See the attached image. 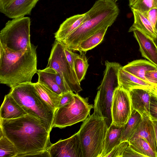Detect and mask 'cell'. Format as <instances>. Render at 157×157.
<instances>
[{
    "instance_id": "cell-10",
    "label": "cell",
    "mask_w": 157,
    "mask_h": 157,
    "mask_svg": "<svg viewBox=\"0 0 157 157\" xmlns=\"http://www.w3.org/2000/svg\"><path fill=\"white\" fill-rule=\"evenodd\" d=\"M131 112L129 93L119 86L115 90L113 95L111 107L112 123L118 126H124Z\"/></svg>"
},
{
    "instance_id": "cell-19",
    "label": "cell",
    "mask_w": 157,
    "mask_h": 157,
    "mask_svg": "<svg viewBox=\"0 0 157 157\" xmlns=\"http://www.w3.org/2000/svg\"><path fill=\"white\" fill-rule=\"evenodd\" d=\"M133 13L134 21L128 32L138 30L153 40L157 34L155 29L146 17L140 12L131 8Z\"/></svg>"
},
{
    "instance_id": "cell-26",
    "label": "cell",
    "mask_w": 157,
    "mask_h": 157,
    "mask_svg": "<svg viewBox=\"0 0 157 157\" xmlns=\"http://www.w3.org/2000/svg\"><path fill=\"white\" fill-rule=\"evenodd\" d=\"M128 142L132 148L146 157H157L155 152L144 138H139Z\"/></svg>"
},
{
    "instance_id": "cell-11",
    "label": "cell",
    "mask_w": 157,
    "mask_h": 157,
    "mask_svg": "<svg viewBox=\"0 0 157 157\" xmlns=\"http://www.w3.org/2000/svg\"><path fill=\"white\" fill-rule=\"evenodd\" d=\"M47 149L50 157H83L78 132L68 138L52 144Z\"/></svg>"
},
{
    "instance_id": "cell-4",
    "label": "cell",
    "mask_w": 157,
    "mask_h": 157,
    "mask_svg": "<svg viewBox=\"0 0 157 157\" xmlns=\"http://www.w3.org/2000/svg\"><path fill=\"white\" fill-rule=\"evenodd\" d=\"M9 93L27 114L39 119L51 131L55 111L36 92L34 83L21 84L11 88Z\"/></svg>"
},
{
    "instance_id": "cell-22",
    "label": "cell",
    "mask_w": 157,
    "mask_h": 157,
    "mask_svg": "<svg viewBox=\"0 0 157 157\" xmlns=\"http://www.w3.org/2000/svg\"><path fill=\"white\" fill-rule=\"evenodd\" d=\"M37 73L38 77V82L58 94L61 95L63 93L56 82V72L53 69L46 67L44 69L38 70Z\"/></svg>"
},
{
    "instance_id": "cell-7",
    "label": "cell",
    "mask_w": 157,
    "mask_h": 157,
    "mask_svg": "<svg viewBox=\"0 0 157 157\" xmlns=\"http://www.w3.org/2000/svg\"><path fill=\"white\" fill-rule=\"evenodd\" d=\"M31 20L28 17H22L8 21L0 33V47L10 52L26 49L31 44Z\"/></svg>"
},
{
    "instance_id": "cell-31",
    "label": "cell",
    "mask_w": 157,
    "mask_h": 157,
    "mask_svg": "<svg viewBox=\"0 0 157 157\" xmlns=\"http://www.w3.org/2000/svg\"><path fill=\"white\" fill-rule=\"evenodd\" d=\"M149 112L151 119L152 121H157V98L151 93Z\"/></svg>"
},
{
    "instance_id": "cell-8",
    "label": "cell",
    "mask_w": 157,
    "mask_h": 157,
    "mask_svg": "<svg viewBox=\"0 0 157 157\" xmlns=\"http://www.w3.org/2000/svg\"><path fill=\"white\" fill-rule=\"evenodd\" d=\"M88 98H83L74 94L68 104L57 108L55 111L52 128H60L83 121L90 115L93 105L88 103Z\"/></svg>"
},
{
    "instance_id": "cell-17",
    "label": "cell",
    "mask_w": 157,
    "mask_h": 157,
    "mask_svg": "<svg viewBox=\"0 0 157 157\" xmlns=\"http://www.w3.org/2000/svg\"><path fill=\"white\" fill-rule=\"evenodd\" d=\"M142 56L157 66V47L152 40L140 31H133Z\"/></svg>"
},
{
    "instance_id": "cell-38",
    "label": "cell",
    "mask_w": 157,
    "mask_h": 157,
    "mask_svg": "<svg viewBox=\"0 0 157 157\" xmlns=\"http://www.w3.org/2000/svg\"><path fill=\"white\" fill-rule=\"evenodd\" d=\"M152 86L149 89L150 90L151 94L157 98V90L153 88Z\"/></svg>"
},
{
    "instance_id": "cell-33",
    "label": "cell",
    "mask_w": 157,
    "mask_h": 157,
    "mask_svg": "<svg viewBox=\"0 0 157 157\" xmlns=\"http://www.w3.org/2000/svg\"><path fill=\"white\" fill-rule=\"evenodd\" d=\"M142 13L146 17L155 29L157 21V8H154L147 12Z\"/></svg>"
},
{
    "instance_id": "cell-43",
    "label": "cell",
    "mask_w": 157,
    "mask_h": 157,
    "mask_svg": "<svg viewBox=\"0 0 157 157\" xmlns=\"http://www.w3.org/2000/svg\"><path fill=\"white\" fill-rule=\"evenodd\" d=\"M112 0V1H113L115 2L117 1L118 0Z\"/></svg>"
},
{
    "instance_id": "cell-2",
    "label": "cell",
    "mask_w": 157,
    "mask_h": 157,
    "mask_svg": "<svg viewBox=\"0 0 157 157\" xmlns=\"http://www.w3.org/2000/svg\"><path fill=\"white\" fill-rule=\"evenodd\" d=\"M37 46L30 44L27 48L10 52L0 47V83L11 88L31 82L37 73Z\"/></svg>"
},
{
    "instance_id": "cell-25",
    "label": "cell",
    "mask_w": 157,
    "mask_h": 157,
    "mask_svg": "<svg viewBox=\"0 0 157 157\" xmlns=\"http://www.w3.org/2000/svg\"><path fill=\"white\" fill-rule=\"evenodd\" d=\"M142 117V115L134 109H132L131 115L124 127L121 142L128 141L140 124Z\"/></svg>"
},
{
    "instance_id": "cell-9",
    "label": "cell",
    "mask_w": 157,
    "mask_h": 157,
    "mask_svg": "<svg viewBox=\"0 0 157 157\" xmlns=\"http://www.w3.org/2000/svg\"><path fill=\"white\" fill-rule=\"evenodd\" d=\"M46 67L52 68L65 79L71 91L76 94L82 90L80 82L73 74L65 53L64 45L55 40Z\"/></svg>"
},
{
    "instance_id": "cell-16",
    "label": "cell",
    "mask_w": 157,
    "mask_h": 157,
    "mask_svg": "<svg viewBox=\"0 0 157 157\" xmlns=\"http://www.w3.org/2000/svg\"><path fill=\"white\" fill-rule=\"evenodd\" d=\"M117 77L119 86L128 92L138 88L150 89L153 86L126 71L122 66L119 69Z\"/></svg>"
},
{
    "instance_id": "cell-35",
    "label": "cell",
    "mask_w": 157,
    "mask_h": 157,
    "mask_svg": "<svg viewBox=\"0 0 157 157\" xmlns=\"http://www.w3.org/2000/svg\"><path fill=\"white\" fill-rule=\"evenodd\" d=\"M145 76L147 81L153 86L157 85V70L147 72Z\"/></svg>"
},
{
    "instance_id": "cell-36",
    "label": "cell",
    "mask_w": 157,
    "mask_h": 157,
    "mask_svg": "<svg viewBox=\"0 0 157 157\" xmlns=\"http://www.w3.org/2000/svg\"><path fill=\"white\" fill-rule=\"evenodd\" d=\"M146 157L135 151L129 144L125 149L123 154V157Z\"/></svg>"
},
{
    "instance_id": "cell-37",
    "label": "cell",
    "mask_w": 157,
    "mask_h": 157,
    "mask_svg": "<svg viewBox=\"0 0 157 157\" xmlns=\"http://www.w3.org/2000/svg\"><path fill=\"white\" fill-rule=\"evenodd\" d=\"M154 127L157 147V121H152Z\"/></svg>"
},
{
    "instance_id": "cell-24",
    "label": "cell",
    "mask_w": 157,
    "mask_h": 157,
    "mask_svg": "<svg viewBox=\"0 0 157 157\" xmlns=\"http://www.w3.org/2000/svg\"><path fill=\"white\" fill-rule=\"evenodd\" d=\"M108 27H103L91 35L79 44L77 51L86 52L100 44L102 41Z\"/></svg>"
},
{
    "instance_id": "cell-1",
    "label": "cell",
    "mask_w": 157,
    "mask_h": 157,
    "mask_svg": "<svg viewBox=\"0 0 157 157\" xmlns=\"http://www.w3.org/2000/svg\"><path fill=\"white\" fill-rule=\"evenodd\" d=\"M0 129L14 145L17 157H29L47 150L52 144L51 131L37 118L29 114L17 118H0Z\"/></svg>"
},
{
    "instance_id": "cell-18",
    "label": "cell",
    "mask_w": 157,
    "mask_h": 157,
    "mask_svg": "<svg viewBox=\"0 0 157 157\" xmlns=\"http://www.w3.org/2000/svg\"><path fill=\"white\" fill-rule=\"evenodd\" d=\"M27 113L9 93L4 97L0 109V118L10 119L18 118Z\"/></svg>"
},
{
    "instance_id": "cell-29",
    "label": "cell",
    "mask_w": 157,
    "mask_h": 157,
    "mask_svg": "<svg viewBox=\"0 0 157 157\" xmlns=\"http://www.w3.org/2000/svg\"><path fill=\"white\" fill-rule=\"evenodd\" d=\"M130 7L143 13L157 8V5L154 0H136Z\"/></svg>"
},
{
    "instance_id": "cell-6",
    "label": "cell",
    "mask_w": 157,
    "mask_h": 157,
    "mask_svg": "<svg viewBox=\"0 0 157 157\" xmlns=\"http://www.w3.org/2000/svg\"><path fill=\"white\" fill-rule=\"evenodd\" d=\"M102 80L94 100V112L105 119L108 128L112 123L111 107L115 90L119 87L117 74L122 66L115 62L105 61Z\"/></svg>"
},
{
    "instance_id": "cell-42",
    "label": "cell",
    "mask_w": 157,
    "mask_h": 157,
    "mask_svg": "<svg viewBox=\"0 0 157 157\" xmlns=\"http://www.w3.org/2000/svg\"><path fill=\"white\" fill-rule=\"evenodd\" d=\"M154 1H155V2H156L157 5V0H154Z\"/></svg>"
},
{
    "instance_id": "cell-20",
    "label": "cell",
    "mask_w": 157,
    "mask_h": 157,
    "mask_svg": "<svg viewBox=\"0 0 157 157\" xmlns=\"http://www.w3.org/2000/svg\"><path fill=\"white\" fill-rule=\"evenodd\" d=\"M124 127V126H118L112 123L108 128L101 157H105L114 147L121 142Z\"/></svg>"
},
{
    "instance_id": "cell-12",
    "label": "cell",
    "mask_w": 157,
    "mask_h": 157,
    "mask_svg": "<svg viewBox=\"0 0 157 157\" xmlns=\"http://www.w3.org/2000/svg\"><path fill=\"white\" fill-rule=\"evenodd\" d=\"M39 0H0V11L8 17L15 18L30 14Z\"/></svg>"
},
{
    "instance_id": "cell-21",
    "label": "cell",
    "mask_w": 157,
    "mask_h": 157,
    "mask_svg": "<svg viewBox=\"0 0 157 157\" xmlns=\"http://www.w3.org/2000/svg\"><path fill=\"white\" fill-rule=\"evenodd\" d=\"M123 68L136 77L148 82L145 76V73L157 70V66L148 60L140 59L128 63Z\"/></svg>"
},
{
    "instance_id": "cell-34",
    "label": "cell",
    "mask_w": 157,
    "mask_h": 157,
    "mask_svg": "<svg viewBox=\"0 0 157 157\" xmlns=\"http://www.w3.org/2000/svg\"><path fill=\"white\" fill-rule=\"evenodd\" d=\"M74 94L72 91L63 93L58 108L63 106L69 103L72 99Z\"/></svg>"
},
{
    "instance_id": "cell-27",
    "label": "cell",
    "mask_w": 157,
    "mask_h": 157,
    "mask_svg": "<svg viewBox=\"0 0 157 157\" xmlns=\"http://www.w3.org/2000/svg\"><path fill=\"white\" fill-rule=\"evenodd\" d=\"M74 61L75 72L79 81L81 82L85 79V77L89 66L88 60L86 56L85 52H79Z\"/></svg>"
},
{
    "instance_id": "cell-32",
    "label": "cell",
    "mask_w": 157,
    "mask_h": 157,
    "mask_svg": "<svg viewBox=\"0 0 157 157\" xmlns=\"http://www.w3.org/2000/svg\"><path fill=\"white\" fill-rule=\"evenodd\" d=\"M55 78L56 82L62 93L71 91L64 78L56 72V74Z\"/></svg>"
},
{
    "instance_id": "cell-5",
    "label": "cell",
    "mask_w": 157,
    "mask_h": 157,
    "mask_svg": "<svg viewBox=\"0 0 157 157\" xmlns=\"http://www.w3.org/2000/svg\"><path fill=\"white\" fill-rule=\"evenodd\" d=\"M108 128L105 119L94 113L83 121L77 132L83 157H101Z\"/></svg>"
},
{
    "instance_id": "cell-39",
    "label": "cell",
    "mask_w": 157,
    "mask_h": 157,
    "mask_svg": "<svg viewBox=\"0 0 157 157\" xmlns=\"http://www.w3.org/2000/svg\"><path fill=\"white\" fill-rule=\"evenodd\" d=\"M155 30L157 34V21L156 23V24L155 25ZM153 41L154 42V44H155V45L157 47V36L156 38V39H155L154 40H153Z\"/></svg>"
},
{
    "instance_id": "cell-3",
    "label": "cell",
    "mask_w": 157,
    "mask_h": 157,
    "mask_svg": "<svg viewBox=\"0 0 157 157\" xmlns=\"http://www.w3.org/2000/svg\"><path fill=\"white\" fill-rule=\"evenodd\" d=\"M87 12V19L62 42L72 51H77L80 43L91 35L103 27L111 26L118 16L119 10L113 1L98 0Z\"/></svg>"
},
{
    "instance_id": "cell-13",
    "label": "cell",
    "mask_w": 157,
    "mask_h": 157,
    "mask_svg": "<svg viewBox=\"0 0 157 157\" xmlns=\"http://www.w3.org/2000/svg\"><path fill=\"white\" fill-rule=\"evenodd\" d=\"M150 89L138 88L128 92L132 109H134L142 116L149 115V105L151 93Z\"/></svg>"
},
{
    "instance_id": "cell-30",
    "label": "cell",
    "mask_w": 157,
    "mask_h": 157,
    "mask_svg": "<svg viewBox=\"0 0 157 157\" xmlns=\"http://www.w3.org/2000/svg\"><path fill=\"white\" fill-rule=\"evenodd\" d=\"M128 144V141L121 142L114 147L105 157H123L124 150Z\"/></svg>"
},
{
    "instance_id": "cell-23",
    "label": "cell",
    "mask_w": 157,
    "mask_h": 157,
    "mask_svg": "<svg viewBox=\"0 0 157 157\" xmlns=\"http://www.w3.org/2000/svg\"><path fill=\"white\" fill-rule=\"evenodd\" d=\"M35 90L40 98L55 111L58 108L61 94L53 91L38 82L34 83Z\"/></svg>"
},
{
    "instance_id": "cell-41",
    "label": "cell",
    "mask_w": 157,
    "mask_h": 157,
    "mask_svg": "<svg viewBox=\"0 0 157 157\" xmlns=\"http://www.w3.org/2000/svg\"><path fill=\"white\" fill-rule=\"evenodd\" d=\"M155 89L157 90V85L153 86H152Z\"/></svg>"
},
{
    "instance_id": "cell-15",
    "label": "cell",
    "mask_w": 157,
    "mask_h": 157,
    "mask_svg": "<svg viewBox=\"0 0 157 157\" xmlns=\"http://www.w3.org/2000/svg\"><path fill=\"white\" fill-rule=\"evenodd\" d=\"M87 12L67 18L61 24L55 34V40L61 43L71 33L79 27L87 18Z\"/></svg>"
},
{
    "instance_id": "cell-14",
    "label": "cell",
    "mask_w": 157,
    "mask_h": 157,
    "mask_svg": "<svg viewBox=\"0 0 157 157\" xmlns=\"http://www.w3.org/2000/svg\"><path fill=\"white\" fill-rule=\"evenodd\" d=\"M142 116L140 124L128 141L139 138H144L155 152L157 157V147L152 121L148 116L143 115Z\"/></svg>"
},
{
    "instance_id": "cell-40",
    "label": "cell",
    "mask_w": 157,
    "mask_h": 157,
    "mask_svg": "<svg viewBox=\"0 0 157 157\" xmlns=\"http://www.w3.org/2000/svg\"><path fill=\"white\" fill-rule=\"evenodd\" d=\"M136 0H129V6L130 7L132 6L136 2Z\"/></svg>"
},
{
    "instance_id": "cell-28",
    "label": "cell",
    "mask_w": 157,
    "mask_h": 157,
    "mask_svg": "<svg viewBox=\"0 0 157 157\" xmlns=\"http://www.w3.org/2000/svg\"><path fill=\"white\" fill-rule=\"evenodd\" d=\"M17 155L14 144L3 134L0 130V157H15Z\"/></svg>"
}]
</instances>
